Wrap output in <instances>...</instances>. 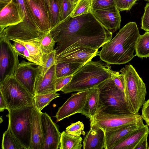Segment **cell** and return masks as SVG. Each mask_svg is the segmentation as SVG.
Wrapping results in <instances>:
<instances>
[{
    "mask_svg": "<svg viewBox=\"0 0 149 149\" xmlns=\"http://www.w3.org/2000/svg\"><path fill=\"white\" fill-rule=\"evenodd\" d=\"M47 8L48 5L50 0H45ZM59 3L60 6L63 0H57Z\"/></svg>",
    "mask_w": 149,
    "mask_h": 149,
    "instance_id": "48",
    "label": "cell"
},
{
    "mask_svg": "<svg viewBox=\"0 0 149 149\" xmlns=\"http://www.w3.org/2000/svg\"><path fill=\"white\" fill-rule=\"evenodd\" d=\"M56 65L53 66L42 78L39 71L36 79L34 95L56 93L55 83L57 78L55 71Z\"/></svg>",
    "mask_w": 149,
    "mask_h": 149,
    "instance_id": "20",
    "label": "cell"
},
{
    "mask_svg": "<svg viewBox=\"0 0 149 149\" xmlns=\"http://www.w3.org/2000/svg\"><path fill=\"white\" fill-rule=\"evenodd\" d=\"M12 0H0V8L10 3Z\"/></svg>",
    "mask_w": 149,
    "mask_h": 149,
    "instance_id": "46",
    "label": "cell"
},
{
    "mask_svg": "<svg viewBox=\"0 0 149 149\" xmlns=\"http://www.w3.org/2000/svg\"><path fill=\"white\" fill-rule=\"evenodd\" d=\"M12 44L19 55L24 56V52L26 49L25 46L20 43L15 41H13Z\"/></svg>",
    "mask_w": 149,
    "mask_h": 149,
    "instance_id": "44",
    "label": "cell"
},
{
    "mask_svg": "<svg viewBox=\"0 0 149 149\" xmlns=\"http://www.w3.org/2000/svg\"></svg>",
    "mask_w": 149,
    "mask_h": 149,
    "instance_id": "52",
    "label": "cell"
},
{
    "mask_svg": "<svg viewBox=\"0 0 149 149\" xmlns=\"http://www.w3.org/2000/svg\"><path fill=\"white\" fill-rule=\"evenodd\" d=\"M0 82L6 77L14 75L19 62V55L10 40L0 33Z\"/></svg>",
    "mask_w": 149,
    "mask_h": 149,
    "instance_id": "9",
    "label": "cell"
},
{
    "mask_svg": "<svg viewBox=\"0 0 149 149\" xmlns=\"http://www.w3.org/2000/svg\"><path fill=\"white\" fill-rule=\"evenodd\" d=\"M145 125L142 120L116 130L105 132V149H113L129 135Z\"/></svg>",
    "mask_w": 149,
    "mask_h": 149,
    "instance_id": "18",
    "label": "cell"
},
{
    "mask_svg": "<svg viewBox=\"0 0 149 149\" xmlns=\"http://www.w3.org/2000/svg\"><path fill=\"white\" fill-rule=\"evenodd\" d=\"M59 96V94L56 93L35 95L34 106L39 111H41L53 100Z\"/></svg>",
    "mask_w": 149,
    "mask_h": 149,
    "instance_id": "30",
    "label": "cell"
},
{
    "mask_svg": "<svg viewBox=\"0 0 149 149\" xmlns=\"http://www.w3.org/2000/svg\"><path fill=\"white\" fill-rule=\"evenodd\" d=\"M1 117L0 118V123H1L3 121V120L1 118Z\"/></svg>",
    "mask_w": 149,
    "mask_h": 149,
    "instance_id": "49",
    "label": "cell"
},
{
    "mask_svg": "<svg viewBox=\"0 0 149 149\" xmlns=\"http://www.w3.org/2000/svg\"><path fill=\"white\" fill-rule=\"evenodd\" d=\"M56 43L50 31L44 34L40 39L42 58L54 50V47Z\"/></svg>",
    "mask_w": 149,
    "mask_h": 149,
    "instance_id": "31",
    "label": "cell"
},
{
    "mask_svg": "<svg viewBox=\"0 0 149 149\" xmlns=\"http://www.w3.org/2000/svg\"><path fill=\"white\" fill-rule=\"evenodd\" d=\"M84 64L68 62H56L55 71L57 78L73 75Z\"/></svg>",
    "mask_w": 149,
    "mask_h": 149,
    "instance_id": "26",
    "label": "cell"
},
{
    "mask_svg": "<svg viewBox=\"0 0 149 149\" xmlns=\"http://www.w3.org/2000/svg\"><path fill=\"white\" fill-rule=\"evenodd\" d=\"M73 8L74 7L68 0H63L60 5V22L70 16Z\"/></svg>",
    "mask_w": 149,
    "mask_h": 149,
    "instance_id": "37",
    "label": "cell"
},
{
    "mask_svg": "<svg viewBox=\"0 0 149 149\" xmlns=\"http://www.w3.org/2000/svg\"><path fill=\"white\" fill-rule=\"evenodd\" d=\"M148 134H146L141 138L135 146L134 149H148V146L147 138Z\"/></svg>",
    "mask_w": 149,
    "mask_h": 149,
    "instance_id": "43",
    "label": "cell"
},
{
    "mask_svg": "<svg viewBox=\"0 0 149 149\" xmlns=\"http://www.w3.org/2000/svg\"><path fill=\"white\" fill-rule=\"evenodd\" d=\"M25 17L18 4L13 0L0 8V30L23 22Z\"/></svg>",
    "mask_w": 149,
    "mask_h": 149,
    "instance_id": "17",
    "label": "cell"
},
{
    "mask_svg": "<svg viewBox=\"0 0 149 149\" xmlns=\"http://www.w3.org/2000/svg\"><path fill=\"white\" fill-rule=\"evenodd\" d=\"M98 49L82 46L67 49L56 56V62L64 61L84 64L99 55Z\"/></svg>",
    "mask_w": 149,
    "mask_h": 149,
    "instance_id": "12",
    "label": "cell"
},
{
    "mask_svg": "<svg viewBox=\"0 0 149 149\" xmlns=\"http://www.w3.org/2000/svg\"><path fill=\"white\" fill-rule=\"evenodd\" d=\"M92 0H79L74 8L70 17H74L92 13Z\"/></svg>",
    "mask_w": 149,
    "mask_h": 149,
    "instance_id": "32",
    "label": "cell"
},
{
    "mask_svg": "<svg viewBox=\"0 0 149 149\" xmlns=\"http://www.w3.org/2000/svg\"><path fill=\"white\" fill-rule=\"evenodd\" d=\"M38 28L46 33L51 29L48 11L45 0H25Z\"/></svg>",
    "mask_w": 149,
    "mask_h": 149,
    "instance_id": "15",
    "label": "cell"
},
{
    "mask_svg": "<svg viewBox=\"0 0 149 149\" xmlns=\"http://www.w3.org/2000/svg\"><path fill=\"white\" fill-rule=\"evenodd\" d=\"M141 111L142 118L149 126V98L143 104Z\"/></svg>",
    "mask_w": 149,
    "mask_h": 149,
    "instance_id": "42",
    "label": "cell"
},
{
    "mask_svg": "<svg viewBox=\"0 0 149 149\" xmlns=\"http://www.w3.org/2000/svg\"><path fill=\"white\" fill-rule=\"evenodd\" d=\"M119 72L124 76L125 94L127 108L130 113H139L146 101L145 84L131 64L126 65Z\"/></svg>",
    "mask_w": 149,
    "mask_h": 149,
    "instance_id": "4",
    "label": "cell"
},
{
    "mask_svg": "<svg viewBox=\"0 0 149 149\" xmlns=\"http://www.w3.org/2000/svg\"><path fill=\"white\" fill-rule=\"evenodd\" d=\"M34 63L23 60L19 63L14 73L17 80L29 92L34 95L36 78L39 71L38 66L32 65Z\"/></svg>",
    "mask_w": 149,
    "mask_h": 149,
    "instance_id": "13",
    "label": "cell"
},
{
    "mask_svg": "<svg viewBox=\"0 0 149 149\" xmlns=\"http://www.w3.org/2000/svg\"><path fill=\"white\" fill-rule=\"evenodd\" d=\"M9 40L12 39L26 41L35 38L40 39L45 33L37 27L23 21L9 26L0 32Z\"/></svg>",
    "mask_w": 149,
    "mask_h": 149,
    "instance_id": "10",
    "label": "cell"
},
{
    "mask_svg": "<svg viewBox=\"0 0 149 149\" xmlns=\"http://www.w3.org/2000/svg\"><path fill=\"white\" fill-rule=\"evenodd\" d=\"M45 144L43 149H58L61 135L56 124L46 113L40 112Z\"/></svg>",
    "mask_w": 149,
    "mask_h": 149,
    "instance_id": "14",
    "label": "cell"
},
{
    "mask_svg": "<svg viewBox=\"0 0 149 149\" xmlns=\"http://www.w3.org/2000/svg\"><path fill=\"white\" fill-rule=\"evenodd\" d=\"M44 65H38L40 69V74L42 78L44 77L47 71L54 65H56V52L54 50L42 58Z\"/></svg>",
    "mask_w": 149,
    "mask_h": 149,
    "instance_id": "33",
    "label": "cell"
},
{
    "mask_svg": "<svg viewBox=\"0 0 149 149\" xmlns=\"http://www.w3.org/2000/svg\"><path fill=\"white\" fill-rule=\"evenodd\" d=\"M0 111H3L4 110L7 109L8 110V108L6 102L4 98L3 95L0 91Z\"/></svg>",
    "mask_w": 149,
    "mask_h": 149,
    "instance_id": "45",
    "label": "cell"
},
{
    "mask_svg": "<svg viewBox=\"0 0 149 149\" xmlns=\"http://www.w3.org/2000/svg\"><path fill=\"white\" fill-rule=\"evenodd\" d=\"M20 8L25 18L24 21L38 28L35 22L25 0H13Z\"/></svg>",
    "mask_w": 149,
    "mask_h": 149,
    "instance_id": "34",
    "label": "cell"
},
{
    "mask_svg": "<svg viewBox=\"0 0 149 149\" xmlns=\"http://www.w3.org/2000/svg\"><path fill=\"white\" fill-rule=\"evenodd\" d=\"M116 7L120 11L130 10L138 0H114Z\"/></svg>",
    "mask_w": 149,
    "mask_h": 149,
    "instance_id": "38",
    "label": "cell"
},
{
    "mask_svg": "<svg viewBox=\"0 0 149 149\" xmlns=\"http://www.w3.org/2000/svg\"><path fill=\"white\" fill-rule=\"evenodd\" d=\"M83 141L84 149H105V133L100 128L90 125Z\"/></svg>",
    "mask_w": 149,
    "mask_h": 149,
    "instance_id": "21",
    "label": "cell"
},
{
    "mask_svg": "<svg viewBox=\"0 0 149 149\" xmlns=\"http://www.w3.org/2000/svg\"><path fill=\"white\" fill-rule=\"evenodd\" d=\"M84 125L80 121H78L72 123L67 127L65 129V131L68 134L77 136L84 135L85 132L84 130Z\"/></svg>",
    "mask_w": 149,
    "mask_h": 149,
    "instance_id": "36",
    "label": "cell"
},
{
    "mask_svg": "<svg viewBox=\"0 0 149 149\" xmlns=\"http://www.w3.org/2000/svg\"><path fill=\"white\" fill-rule=\"evenodd\" d=\"M135 56L141 58L149 57V31L138 38L136 45Z\"/></svg>",
    "mask_w": 149,
    "mask_h": 149,
    "instance_id": "27",
    "label": "cell"
},
{
    "mask_svg": "<svg viewBox=\"0 0 149 149\" xmlns=\"http://www.w3.org/2000/svg\"><path fill=\"white\" fill-rule=\"evenodd\" d=\"M81 136L70 134L65 131L61 133L59 146L60 149H81L83 146Z\"/></svg>",
    "mask_w": 149,
    "mask_h": 149,
    "instance_id": "25",
    "label": "cell"
},
{
    "mask_svg": "<svg viewBox=\"0 0 149 149\" xmlns=\"http://www.w3.org/2000/svg\"><path fill=\"white\" fill-rule=\"evenodd\" d=\"M144 9L141 18V29L146 31H149V2L146 4Z\"/></svg>",
    "mask_w": 149,
    "mask_h": 149,
    "instance_id": "41",
    "label": "cell"
},
{
    "mask_svg": "<svg viewBox=\"0 0 149 149\" xmlns=\"http://www.w3.org/2000/svg\"><path fill=\"white\" fill-rule=\"evenodd\" d=\"M140 35L135 22H130L120 29L115 36L104 44L99 52L102 60L109 64L120 65L131 61Z\"/></svg>",
    "mask_w": 149,
    "mask_h": 149,
    "instance_id": "2",
    "label": "cell"
},
{
    "mask_svg": "<svg viewBox=\"0 0 149 149\" xmlns=\"http://www.w3.org/2000/svg\"><path fill=\"white\" fill-rule=\"evenodd\" d=\"M148 149H149V146H148Z\"/></svg>",
    "mask_w": 149,
    "mask_h": 149,
    "instance_id": "51",
    "label": "cell"
},
{
    "mask_svg": "<svg viewBox=\"0 0 149 149\" xmlns=\"http://www.w3.org/2000/svg\"><path fill=\"white\" fill-rule=\"evenodd\" d=\"M0 91L6 102L8 111L34 105V95L26 90L14 75L6 77L0 82Z\"/></svg>",
    "mask_w": 149,
    "mask_h": 149,
    "instance_id": "7",
    "label": "cell"
},
{
    "mask_svg": "<svg viewBox=\"0 0 149 149\" xmlns=\"http://www.w3.org/2000/svg\"><path fill=\"white\" fill-rule=\"evenodd\" d=\"M73 75L57 78L55 83V89L56 92L61 91L62 88L71 81Z\"/></svg>",
    "mask_w": 149,
    "mask_h": 149,
    "instance_id": "40",
    "label": "cell"
},
{
    "mask_svg": "<svg viewBox=\"0 0 149 149\" xmlns=\"http://www.w3.org/2000/svg\"><path fill=\"white\" fill-rule=\"evenodd\" d=\"M92 13L97 20L112 33L120 28L121 17L116 6L96 10Z\"/></svg>",
    "mask_w": 149,
    "mask_h": 149,
    "instance_id": "16",
    "label": "cell"
},
{
    "mask_svg": "<svg viewBox=\"0 0 149 149\" xmlns=\"http://www.w3.org/2000/svg\"><path fill=\"white\" fill-rule=\"evenodd\" d=\"M143 120L141 115L139 113H111L103 111L100 109L90 119V125L100 128L105 133Z\"/></svg>",
    "mask_w": 149,
    "mask_h": 149,
    "instance_id": "8",
    "label": "cell"
},
{
    "mask_svg": "<svg viewBox=\"0 0 149 149\" xmlns=\"http://www.w3.org/2000/svg\"><path fill=\"white\" fill-rule=\"evenodd\" d=\"M1 148L3 149H25L8 128L3 134Z\"/></svg>",
    "mask_w": 149,
    "mask_h": 149,
    "instance_id": "28",
    "label": "cell"
},
{
    "mask_svg": "<svg viewBox=\"0 0 149 149\" xmlns=\"http://www.w3.org/2000/svg\"><path fill=\"white\" fill-rule=\"evenodd\" d=\"M102 107L97 86L89 89L86 103L80 113L91 119Z\"/></svg>",
    "mask_w": 149,
    "mask_h": 149,
    "instance_id": "22",
    "label": "cell"
},
{
    "mask_svg": "<svg viewBox=\"0 0 149 149\" xmlns=\"http://www.w3.org/2000/svg\"><path fill=\"white\" fill-rule=\"evenodd\" d=\"M145 0L149 1V0Z\"/></svg>",
    "mask_w": 149,
    "mask_h": 149,
    "instance_id": "50",
    "label": "cell"
},
{
    "mask_svg": "<svg viewBox=\"0 0 149 149\" xmlns=\"http://www.w3.org/2000/svg\"><path fill=\"white\" fill-rule=\"evenodd\" d=\"M40 39L24 41L17 39H12L13 41H16L24 45L28 51L30 58L29 61L35 65L42 67L44 65L41 52Z\"/></svg>",
    "mask_w": 149,
    "mask_h": 149,
    "instance_id": "23",
    "label": "cell"
},
{
    "mask_svg": "<svg viewBox=\"0 0 149 149\" xmlns=\"http://www.w3.org/2000/svg\"><path fill=\"white\" fill-rule=\"evenodd\" d=\"M149 133V128L147 125L133 132L119 144L113 149H134L139 140L144 135Z\"/></svg>",
    "mask_w": 149,
    "mask_h": 149,
    "instance_id": "24",
    "label": "cell"
},
{
    "mask_svg": "<svg viewBox=\"0 0 149 149\" xmlns=\"http://www.w3.org/2000/svg\"><path fill=\"white\" fill-rule=\"evenodd\" d=\"M100 100L102 105L100 109L109 113H130L125 93L114 83L111 77L98 86Z\"/></svg>",
    "mask_w": 149,
    "mask_h": 149,
    "instance_id": "6",
    "label": "cell"
},
{
    "mask_svg": "<svg viewBox=\"0 0 149 149\" xmlns=\"http://www.w3.org/2000/svg\"><path fill=\"white\" fill-rule=\"evenodd\" d=\"M116 6L114 0H92V12Z\"/></svg>",
    "mask_w": 149,
    "mask_h": 149,
    "instance_id": "35",
    "label": "cell"
},
{
    "mask_svg": "<svg viewBox=\"0 0 149 149\" xmlns=\"http://www.w3.org/2000/svg\"><path fill=\"white\" fill-rule=\"evenodd\" d=\"M116 85L125 93V81L123 74L119 72L114 71L111 77Z\"/></svg>",
    "mask_w": 149,
    "mask_h": 149,
    "instance_id": "39",
    "label": "cell"
},
{
    "mask_svg": "<svg viewBox=\"0 0 149 149\" xmlns=\"http://www.w3.org/2000/svg\"><path fill=\"white\" fill-rule=\"evenodd\" d=\"M89 89L72 94L59 108L55 116L56 121L58 122L76 113H80L86 103Z\"/></svg>",
    "mask_w": 149,
    "mask_h": 149,
    "instance_id": "11",
    "label": "cell"
},
{
    "mask_svg": "<svg viewBox=\"0 0 149 149\" xmlns=\"http://www.w3.org/2000/svg\"><path fill=\"white\" fill-rule=\"evenodd\" d=\"M47 10L51 29L60 22V6L57 0H50Z\"/></svg>",
    "mask_w": 149,
    "mask_h": 149,
    "instance_id": "29",
    "label": "cell"
},
{
    "mask_svg": "<svg viewBox=\"0 0 149 149\" xmlns=\"http://www.w3.org/2000/svg\"><path fill=\"white\" fill-rule=\"evenodd\" d=\"M72 6L74 7L79 0H68Z\"/></svg>",
    "mask_w": 149,
    "mask_h": 149,
    "instance_id": "47",
    "label": "cell"
},
{
    "mask_svg": "<svg viewBox=\"0 0 149 149\" xmlns=\"http://www.w3.org/2000/svg\"><path fill=\"white\" fill-rule=\"evenodd\" d=\"M56 43V56L69 48L82 46L98 49L112 37L93 13L69 16L50 31Z\"/></svg>",
    "mask_w": 149,
    "mask_h": 149,
    "instance_id": "1",
    "label": "cell"
},
{
    "mask_svg": "<svg viewBox=\"0 0 149 149\" xmlns=\"http://www.w3.org/2000/svg\"><path fill=\"white\" fill-rule=\"evenodd\" d=\"M40 112L34 106L31 118V137L30 149H43L45 140Z\"/></svg>",
    "mask_w": 149,
    "mask_h": 149,
    "instance_id": "19",
    "label": "cell"
},
{
    "mask_svg": "<svg viewBox=\"0 0 149 149\" xmlns=\"http://www.w3.org/2000/svg\"><path fill=\"white\" fill-rule=\"evenodd\" d=\"M113 72L109 64L101 60L90 61L73 75L70 81L61 91L67 94L88 89L111 77Z\"/></svg>",
    "mask_w": 149,
    "mask_h": 149,
    "instance_id": "3",
    "label": "cell"
},
{
    "mask_svg": "<svg viewBox=\"0 0 149 149\" xmlns=\"http://www.w3.org/2000/svg\"><path fill=\"white\" fill-rule=\"evenodd\" d=\"M34 105L9 110V129L25 149H30L31 137V118Z\"/></svg>",
    "mask_w": 149,
    "mask_h": 149,
    "instance_id": "5",
    "label": "cell"
}]
</instances>
